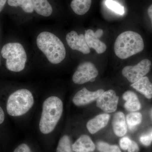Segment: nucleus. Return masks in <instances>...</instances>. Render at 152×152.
Masks as SVG:
<instances>
[{"instance_id":"2eb2a0df","label":"nucleus","mask_w":152,"mask_h":152,"mask_svg":"<svg viewBox=\"0 0 152 152\" xmlns=\"http://www.w3.org/2000/svg\"><path fill=\"white\" fill-rule=\"evenodd\" d=\"M131 86L147 99H152V83L148 77H143Z\"/></svg>"},{"instance_id":"f257e3e1","label":"nucleus","mask_w":152,"mask_h":152,"mask_svg":"<svg viewBox=\"0 0 152 152\" xmlns=\"http://www.w3.org/2000/svg\"><path fill=\"white\" fill-rule=\"evenodd\" d=\"M63 103L58 97L52 96L44 101L40 120V131L42 134H48L54 130L61 117Z\"/></svg>"},{"instance_id":"7c9ffc66","label":"nucleus","mask_w":152,"mask_h":152,"mask_svg":"<svg viewBox=\"0 0 152 152\" xmlns=\"http://www.w3.org/2000/svg\"><path fill=\"white\" fill-rule=\"evenodd\" d=\"M150 137H151V139L152 141V132L151 133V134L150 135Z\"/></svg>"},{"instance_id":"412c9836","label":"nucleus","mask_w":152,"mask_h":152,"mask_svg":"<svg viewBox=\"0 0 152 152\" xmlns=\"http://www.w3.org/2000/svg\"><path fill=\"white\" fill-rule=\"evenodd\" d=\"M70 138L68 135H64L60 139L56 152H73Z\"/></svg>"},{"instance_id":"a211bd4d","label":"nucleus","mask_w":152,"mask_h":152,"mask_svg":"<svg viewBox=\"0 0 152 152\" xmlns=\"http://www.w3.org/2000/svg\"><path fill=\"white\" fill-rule=\"evenodd\" d=\"M91 3L92 0H73L71 7L76 14L83 15L90 10Z\"/></svg>"},{"instance_id":"bb28decb","label":"nucleus","mask_w":152,"mask_h":152,"mask_svg":"<svg viewBox=\"0 0 152 152\" xmlns=\"http://www.w3.org/2000/svg\"><path fill=\"white\" fill-rule=\"evenodd\" d=\"M127 150L128 152H139L140 148L137 144L135 142L132 140Z\"/></svg>"},{"instance_id":"ddd939ff","label":"nucleus","mask_w":152,"mask_h":152,"mask_svg":"<svg viewBox=\"0 0 152 152\" xmlns=\"http://www.w3.org/2000/svg\"><path fill=\"white\" fill-rule=\"evenodd\" d=\"M75 152H91L95 150V144L91 138L87 135H82L72 145Z\"/></svg>"},{"instance_id":"f3484780","label":"nucleus","mask_w":152,"mask_h":152,"mask_svg":"<svg viewBox=\"0 0 152 152\" xmlns=\"http://www.w3.org/2000/svg\"><path fill=\"white\" fill-rule=\"evenodd\" d=\"M34 10L44 17H49L53 12L51 5L48 0H31Z\"/></svg>"},{"instance_id":"aec40b11","label":"nucleus","mask_w":152,"mask_h":152,"mask_svg":"<svg viewBox=\"0 0 152 152\" xmlns=\"http://www.w3.org/2000/svg\"><path fill=\"white\" fill-rule=\"evenodd\" d=\"M142 115L138 112H132L128 114L126 117L127 122L131 130L135 129L136 127L142 122Z\"/></svg>"},{"instance_id":"5701e85b","label":"nucleus","mask_w":152,"mask_h":152,"mask_svg":"<svg viewBox=\"0 0 152 152\" xmlns=\"http://www.w3.org/2000/svg\"><path fill=\"white\" fill-rule=\"evenodd\" d=\"M105 5L107 7L119 15H124L125 13L124 8L113 0H106Z\"/></svg>"},{"instance_id":"c756f323","label":"nucleus","mask_w":152,"mask_h":152,"mask_svg":"<svg viewBox=\"0 0 152 152\" xmlns=\"http://www.w3.org/2000/svg\"><path fill=\"white\" fill-rule=\"evenodd\" d=\"M7 0H0V12L2 10Z\"/></svg>"},{"instance_id":"2f4dec72","label":"nucleus","mask_w":152,"mask_h":152,"mask_svg":"<svg viewBox=\"0 0 152 152\" xmlns=\"http://www.w3.org/2000/svg\"><path fill=\"white\" fill-rule=\"evenodd\" d=\"M151 114H152V109Z\"/></svg>"},{"instance_id":"393cba45","label":"nucleus","mask_w":152,"mask_h":152,"mask_svg":"<svg viewBox=\"0 0 152 152\" xmlns=\"http://www.w3.org/2000/svg\"><path fill=\"white\" fill-rule=\"evenodd\" d=\"M140 141L144 145L148 146L151 144L152 140L150 135H142L140 137Z\"/></svg>"},{"instance_id":"20e7f679","label":"nucleus","mask_w":152,"mask_h":152,"mask_svg":"<svg viewBox=\"0 0 152 152\" xmlns=\"http://www.w3.org/2000/svg\"><path fill=\"white\" fill-rule=\"evenodd\" d=\"M34 104V97L30 91L26 89L18 90L9 96L7 112L12 116H20L26 113Z\"/></svg>"},{"instance_id":"cd10ccee","label":"nucleus","mask_w":152,"mask_h":152,"mask_svg":"<svg viewBox=\"0 0 152 152\" xmlns=\"http://www.w3.org/2000/svg\"><path fill=\"white\" fill-rule=\"evenodd\" d=\"M5 114L2 108L0 107V124H2L4 121Z\"/></svg>"},{"instance_id":"6e6552de","label":"nucleus","mask_w":152,"mask_h":152,"mask_svg":"<svg viewBox=\"0 0 152 152\" xmlns=\"http://www.w3.org/2000/svg\"><path fill=\"white\" fill-rule=\"evenodd\" d=\"M119 97L115 91H104L96 100V106L107 113L115 112L118 103Z\"/></svg>"},{"instance_id":"7ed1b4c3","label":"nucleus","mask_w":152,"mask_h":152,"mask_svg":"<svg viewBox=\"0 0 152 152\" xmlns=\"http://www.w3.org/2000/svg\"><path fill=\"white\" fill-rule=\"evenodd\" d=\"M144 48L143 40L138 33L126 31L118 36L114 45L117 56L125 59L142 52Z\"/></svg>"},{"instance_id":"1a4fd4ad","label":"nucleus","mask_w":152,"mask_h":152,"mask_svg":"<svg viewBox=\"0 0 152 152\" xmlns=\"http://www.w3.org/2000/svg\"><path fill=\"white\" fill-rule=\"evenodd\" d=\"M103 34V31L99 29L95 32L91 29L87 30L85 31V38L88 46L94 49L98 54H102L105 52L107 47L104 43L99 39Z\"/></svg>"},{"instance_id":"4468645a","label":"nucleus","mask_w":152,"mask_h":152,"mask_svg":"<svg viewBox=\"0 0 152 152\" xmlns=\"http://www.w3.org/2000/svg\"><path fill=\"white\" fill-rule=\"evenodd\" d=\"M113 126L114 133L118 137L124 136L127 132V126L124 114L121 112L114 115L113 119Z\"/></svg>"},{"instance_id":"b1692460","label":"nucleus","mask_w":152,"mask_h":152,"mask_svg":"<svg viewBox=\"0 0 152 152\" xmlns=\"http://www.w3.org/2000/svg\"><path fill=\"white\" fill-rule=\"evenodd\" d=\"M132 140L128 137H124L120 140V145L123 150H127Z\"/></svg>"},{"instance_id":"4be33fe9","label":"nucleus","mask_w":152,"mask_h":152,"mask_svg":"<svg viewBox=\"0 0 152 152\" xmlns=\"http://www.w3.org/2000/svg\"><path fill=\"white\" fill-rule=\"evenodd\" d=\"M97 147L100 152H122L118 146L110 145L105 142H98Z\"/></svg>"},{"instance_id":"6ab92c4d","label":"nucleus","mask_w":152,"mask_h":152,"mask_svg":"<svg viewBox=\"0 0 152 152\" xmlns=\"http://www.w3.org/2000/svg\"><path fill=\"white\" fill-rule=\"evenodd\" d=\"M8 4L11 7H20L26 13L33 12L34 10L31 0H8Z\"/></svg>"},{"instance_id":"9d476101","label":"nucleus","mask_w":152,"mask_h":152,"mask_svg":"<svg viewBox=\"0 0 152 152\" xmlns=\"http://www.w3.org/2000/svg\"><path fill=\"white\" fill-rule=\"evenodd\" d=\"M104 92V90L99 89L95 91H90L84 88L77 92L73 98L72 102L76 106L86 105L97 99Z\"/></svg>"},{"instance_id":"39448f33","label":"nucleus","mask_w":152,"mask_h":152,"mask_svg":"<svg viewBox=\"0 0 152 152\" xmlns=\"http://www.w3.org/2000/svg\"><path fill=\"white\" fill-rule=\"evenodd\" d=\"M1 53L7 60L6 66L9 70L20 72L24 69L27 55L21 44L19 43L6 44L2 48Z\"/></svg>"},{"instance_id":"f8f14e48","label":"nucleus","mask_w":152,"mask_h":152,"mask_svg":"<svg viewBox=\"0 0 152 152\" xmlns=\"http://www.w3.org/2000/svg\"><path fill=\"white\" fill-rule=\"evenodd\" d=\"M110 118V115L107 113L98 115L88 122L87 129L91 134H94L107 126Z\"/></svg>"},{"instance_id":"c85d7f7f","label":"nucleus","mask_w":152,"mask_h":152,"mask_svg":"<svg viewBox=\"0 0 152 152\" xmlns=\"http://www.w3.org/2000/svg\"><path fill=\"white\" fill-rule=\"evenodd\" d=\"M148 15L149 17L151 19V20L152 25V4L149 7L148 9Z\"/></svg>"},{"instance_id":"9b49d317","label":"nucleus","mask_w":152,"mask_h":152,"mask_svg":"<svg viewBox=\"0 0 152 152\" xmlns=\"http://www.w3.org/2000/svg\"><path fill=\"white\" fill-rule=\"evenodd\" d=\"M66 40L69 46L72 50L79 51L84 54H88L91 52L83 34L79 35L77 32L72 31L67 34Z\"/></svg>"},{"instance_id":"f03ea898","label":"nucleus","mask_w":152,"mask_h":152,"mask_svg":"<svg viewBox=\"0 0 152 152\" xmlns=\"http://www.w3.org/2000/svg\"><path fill=\"white\" fill-rule=\"evenodd\" d=\"M37 43L39 48L52 64H57L65 58L64 45L54 34L46 31L41 33L37 38Z\"/></svg>"},{"instance_id":"a878e982","label":"nucleus","mask_w":152,"mask_h":152,"mask_svg":"<svg viewBox=\"0 0 152 152\" xmlns=\"http://www.w3.org/2000/svg\"><path fill=\"white\" fill-rule=\"evenodd\" d=\"M13 152H32L29 147L26 144L23 143L19 145Z\"/></svg>"},{"instance_id":"0eeeda50","label":"nucleus","mask_w":152,"mask_h":152,"mask_svg":"<svg viewBox=\"0 0 152 152\" xmlns=\"http://www.w3.org/2000/svg\"><path fill=\"white\" fill-rule=\"evenodd\" d=\"M151 65L150 60L145 59L136 65L125 67L122 73L129 82L133 83L145 77L150 72Z\"/></svg>"},{"instance_id":"dca6fc26","label":"nucleus","mask_w":152,"mask_h":152,"mask_svg":"<svg viewBox=\"0 0 152 152\" xmlns=\"http://www.w3.org/2000/svg\"><path fill=\"white\" fill-rule=\"evenodd\" d=\"M123 98L126 101L125 109L128 111H137L141 108V104L137 96L133 92L127 91L123 94Z\"/></svg>"},{"instance_id":"423d86ee","label":"nucleus","mask_w":152,"mask_h":152,"mask_svg":"<svg viewBox=\"0 0 152 152\" xmlns=\"http://www.w3.org/2000/svg\"><path fill=\"white\" fill-rule=\"evenodd\" d=\"M99 72L91 62H85L79 65L72 77L74 83L81 85L88 82H94Z\"/></svg>"}]
</instances>
